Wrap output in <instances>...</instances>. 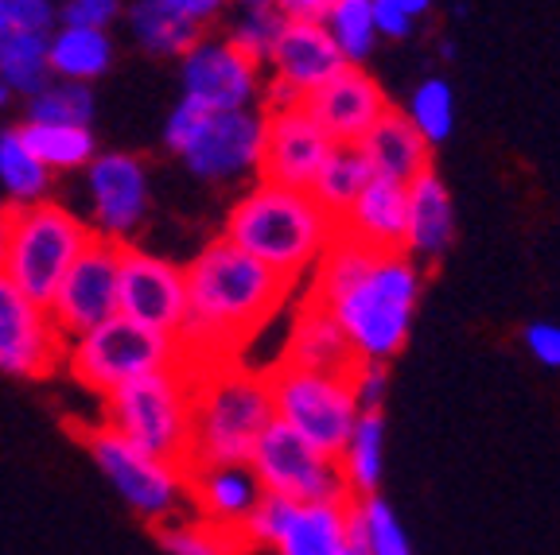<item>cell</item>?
Returning a JSON list of instances; mask_svg holds the SVG:
<instances>
[{"label":"cell","instance_id":"obj_25","mask_svg":"<svg viewBox=\"0 0 560 555\" xmlns=\"http://www.w3.org/2000/svg\"><path fill=\"white\" fill-rule=\"evenodd\" d=\"M114 62H117L114 32L55 24L51 35H47V70H51V79L97 86L114 70Z\"/></svg>","mask_w":560,"mask_h":555},{"label":"cell","instance_id":"obj_3","mask_svg":"<svg viewBox=\"0 0 560 555\" xmlns=\"http://www.w3.org/2000/svg\"><path fill=\"white\" fill-rule=\"evenodd\" d=\"M219 237L296 284L300 276H312L324 252L339 241V217L327 214L312 191L254 179L226 206Z\"/></svg>","mask_w":560,"mask_h":555},{"label":"cell","instance_id":"obj_37","mask_svg":"<svg viewBox=\"0 0 560 555\" xmlns=\"http://www.w3.org/2000/svg\"><path fill=\"white\" fill-rule=\"evenodd\" d=\"M284 24H289V20L280 16L272 4H257V9H230L226 20L219 24V32L226 35L245 59H254L257 67H261L272 47H277Z\"/></svg>","mask_w":560,"mask_h":555},{"label":"cell","instance_id":"obj_12","mask_svg":"<svg viewBox=\"0 0 560 555\" xmlns=\"http://www.w3.org/2000/svg\"><path fill=\"white\" fill-rule=\"evenodd\" d=\"M237 544L269 555H362L350 544V501L300 505L269 494L245 521Z\"/></svg>","mask_w":560,"mask_h":555},{"label":"cell","instance_id":"obj_36","mask_svg":"<svg viewBox=\"0 0 560 555\" xmlns=\"http://www.w3.org/2000/svg\"><path fill=\"white\" fill-rule=\"evenodd\" d=\"M412 129L424 137L429 147H440L455 132V90L447 79H424L401 105Z\"/></svg>","mask_w":560,"mask_h":555},{"label":"cell","instance_id":"obj_40","mask_svg":"<svg viewBox=\"0 0 560 555\" xmlns=\"http://www.w3.org/2000/svg\"><path fill=\"white\" fill-rule=\"evenodd\" d=\"M55 24V0H0V35H51Z\"/></svg>","mask_w":560,"mask_h":555},{"label":"cell","instance_id":"obj_10","mask_svg":"<svg viewBox=\"0 0 560 555\" xmlns=\"http://www.w3.org/2000/svg\"><path fill=\"white\" fill-rule=\"evenodd\" d=\"M79 199L74 206L90 234L109 245H137L140 229L152 214V172L137 152H97L79 172Z\"/></svg>","mask_w":560,"mask_h":555},{"label":"cell","instance_id":"obj_34","mask_svg":"<svg viewBox=\"0 0 560 555\" xmlns=\"http://www.w3.org/2000/svg\"><path fill=\"white\" fill-rule=\"evenodd\" d=\"M370 179H374V175H370V164L359 152V144H335L331 156H327V164H324V172L315 175L312 194L327 214L342 217V210L359 199L362 187H366Z\"/></svg>","mask_w":560,"mask_h":555},{"label":"cell","instance_id":"obj_39","mask_svg":"<svg viewBox=\"0 0 560 555\" xmlns=\"http://www.w3.org/2000/svg\"><path fill=\"white\" fill-rule=\"evenodd\" d=\"M125 16V0H55V20L62 27L114 32Z\"/></svg>","mask_w":560,"mask_h":555},{"label":"cell","instance_id":"obj_6","mask_svg":"<svg viewBox=\"0 0 560 555\" xmlns=\"http://www.w3.org/2000/svg\"><path fill=\"white\" fill-rule=\"evenodd\" d=\"M97 424L137 442L140 451L167 462H184L191 451V369L172 365L102 397Z\"/></svg>","mask_w":560,"mask_h":555},{"label":"cell","instance_id":"obj_29","mask_svg":"<svg viewBox=\"0 0 560 555\" xmlns=\"http://www.w3.org/2000/svg\"><path fill=\"white\" fill-rule=\"evenodd\" d=\"M121 24L129 27L132 44H137L144 55H152V59H175V62L184 59L187 47L202 35L199 27L172 16V12L152 4V0H125Z\"/></svg>","mask_w":560,"mask_h":555},{"label":"cell","instance_id":"obj_30","mask_svg":"<svg viewBox=\"0 0 560 555\" xmlns=\"http://www.w3.org/2000/svg\"><path fill=\"white\" fill-rule=\"evenodd\" d=\"M350 544L362 555H412L409 529L382 494L350 501Z\"/></svg>","mask_w":560,"mask_h":555},{"label":"cell","instance_id":"obj_22","mask_svg":"<svg viewBox=\"0 0 560 555\" xmlns=\"http://www.w3.org/2000/svg\"><path fill=\"white\" fill-rule=\"evenodd\" d=\"M409 194V206H405V245L401 252L424 269V264H436L447 257V249L455 245V199L447 191V182L436 175V167L405 187Z\"/></svg>","mask_w":560,"mask_h":555},{"label":"cell","instance_id":"obj_8","mask_svg":"<svg viewBox=\"0 0 560 555\" xmlns=\"http://www.w3.org/2000/svg\"><path fill=\"white\" fill-rule=\"evenodd\" d=\"M90 459L102 470V477L114 486L121 505L140 517L144 524L160 529L179 517H187V467L184 462H167L156 454L140 451L137 442L121 439L105 424H94L82 432Z\"/></svg>","mask_w":560,"mask_h":555},{"label":"cell","instance_id":"obj_23","mask_svg":"<svg viewBox=\"0 0 560 555\" xmlns=\"http://www.w3.org/2000/svg\"><path fill=\"white\" fill-rule=\"evenodd\" d=\"M405 206H409V194H405L401 182L370 179L366 187H362L359 199L342 210L339 237H347V241H359V245L377 249V252H401V245H405Z\"/></svg>","mask_w":560,"mask_h":555},{"label":"cell","instance_id":"obj_21","mask_svg":"<svg viewBox=\"0 0 560 555\" xmlns=\"http://www.w3.org/2000/svg\"><path fill=\"white\" fill-rule=\"evenodd\" d=\"M304 109L335 144H362L394 105L366 67H342L335 79L304 97Z\"/></svg>","mask_w":560,"mask_h":555},{"label":"cell","instance_id":"obj_9","mask_svg":"<svg viewBox=\"0 0 560 555\" xmlns=\"http://www.w3.org/2000/svg\"><path fill=\"white\" fill-rule=\"evenodd\" d=\"M272 420L284 424L292 435L312 442L315 451L339 454L354 420L362 416L350 392V374H327V369H304V365L280 362L269 369Z\"/></svg>","mask_w":560,"mask_h":555},{"label":"cell","instance_id":"obj_49","mask_svg":"<svg viewBox=\"0 0 560 555\" xmlns=\"http://www.w3.org/2000/svg\"><path fill=\"white\" fill-rule=\"evenodd\" d=\"M0 234H4V206H0Z\"/></svg>","mask_w":560,"mask_h":555},{"label":"cell","instance_id":"obj_20","mask_svg":"<svg viewBox=\"0 0 560 555\" xmlns=\"http://www.w3.org/2000/svg\"><path fill=\"white\" fill-rule=\"evenodd\" d=\"M265 156H261V179L292 187V191H312L315 175L324 172L331 156L335 140L312 121L304 105L272 109L265 114Z\"/></svg>","mask_w":560,"mask_h":555},{"label":"cell","instance_id":"obj_11","mask_svg":"<svg viewBox=\"0 0 560 555\" xmlns=\"http://www.w3.org/2000/svg\"><path fill=\"white\" fill-rule=\"evenodd\" d=\"M265 109H226L210 114L202 109L195 121L191 137L175 152V160L187 167L207 187H249L261 179V156H265Z\"/></svg>","mask_w":560,"mask_h":555},{"label":"cell","instance_id":"obj_14","mask_svg":"<svg viewBox=\"0 0 560 555\" xmlns=\"http://www.w3.org/2000/svg\"><path fill=\"white\" fill-rule=\"evenodd\" d=\"M265 90V70L245 59L226 35L202 32L179 59V97L202 105L210 114L226 109H257Z\"/></svg>","mask_w":560,"mask_h":555},{"label":"cell","instance_id":"obj_45","mask_svg":"<svg viewBox=\"0 0 560 555\" xmlns=\"http://www.w3.org/2000/svg\"><path fill=\"white\" fill-rule=\"evenodd\" d=\"M389 4H397V9H401L409 20H424L432 12V4H436V0H389Z\"/></svg>","mask_w":560,"mask_h":555},{"label":"cell","instance_id":"obj_31","mask_svg":"<svg viewBox=\"0 0 560 555\" xmlns=\"http://www.w3.org/2000/svg\"><path fill=\"white\" fill-rule=\"evenodd\" d=\"M24 137L35 156H39V164H44L55 179H59V175H79L82 167L102 152L90 125H24Z\"/></svg>","mask_w":560,"mask_h":555},{"label":"cell","instance_id":"obj_7","mask_svg":"<svg viewBox=\"0 0 560 555\" xmlns=\"http://www.w3.org/2000/svg\"><path fill=\"white\" fill-rule=\"evenodd\" d=\"M172 365H184L179 339L156 334L125 315L105 319L102 327L86 330L62 346V374L79 381L86 392H94L97 400L137 377L172 369Z\"/></svg>","mask_w":560,"mask_h":555},{"label":"cell","instance_id":"obj_2","mask_svg":"<svg viewBox=\"0 0 560 555\" xmlns=\"http://www.w3.org/2000/svg\"><path fill=\"white\" fill-rule=\"evenodd\" d=\"M187 276V322L179 330L187 369L230 362L249 334L289 304L292 284L226 237H210L191 261Z\"/></svg>","mask_w":560,"mask_h":555},{"label":"cell","instance_id":"obj_32","mask_svg":"<svg viewBox=\"0 0 560 555\" xmlns=\"http://www.w3.org/2000/svg\"><path fill=\"white\" fill-rule=\"evenodd\" d=\"M97 121V90L82 82L47 79L24 97V125H90Z\"/></svg>","mask_w":560,"mask_h":555},{"label":"cell","instance_id":"obj_44","mask_svg":"<svg viewBox=\"0 0 560 555\" xmlns=\"http://www.w3.org/2000/svg\"><path fill=\"white\" fill-rule=\"evenodd\" d=\"M335 0H272V9L284 20H300V24H324Z\"/></svg>","mask_w":560,"mask_h":555},{"label":"cell","instance_id":"obj_13","mask_svg":"<svg viewBox=\"0 0 560 555\" xmlns=\"http://www.w3.org/2000/svg\"><path fill=\"white\" fill-rule=\"evenodd\" d=\"M249 467H254L257 482H261V489L269 497H284V501H300V505L350 501L347 482L339 474V462L331 454L315 451L312 442L292 435L277 420L257 439L254 454H249Z\"/></svg>","mask_w":560,"mask_h":555},{"label":"cell","instance_id":"obj_47","mask_svg":"<svg viewBox=\"0 0 560 555\" xmlns=\"http://www.w3.org/2000/svg\"><path fill=\"white\" fill-rule=\"evenodd\" d=\"M12 105V90L4 86V82H0V114H4V109H9Z\"/></svg>","mask_w":560,"mask_h":555},{"label":"cell","instance_id":"obj_1","mask_svg":"<svg viewBox=\"0 0 560 555\" xmlns=\"http://www.w3.org/2000/svg\"><path fill=\"white\" fill-rule=\"evenodd\" d=\"M420 295H424V269L412 257L377 252L339 237L312 269L307 299L339 322L354 362L389 365L409 346Z\"/></svg>","mask_w":560,"mask_h":555},{"label":"cell","instance_id":"obj_16","mask_svg":"<svg viewBox=\"0 0 560 555\" xmlns=\"http://www.w3.org/2000/svg\"><path fill=\"white\" fill-rule=\"evenodd\" d=\"M347 67L339 55V47L331 44V35L324 32V24H300L289 20L280 32L277 47L269 51V59L261 62L265 70V90H261V109H289V105H304V97L312 90H319L327 79H335Z\"/></svg>","mask_w":560,"mask_h":555},{"label":"cell","instance_id":"obj_17","mask_svg":"<svg viewBox=\"0 0 560 555\" xmlns=\"http://www.w3.org/2000/svg\"><path fill=\"white\" fill-rule=\"evenodd\" d=\"M117 276H121V245L94 237L79 252V261L67 269V276L59 280L51 299H47V315H51L62 342L79 339L86 330L102 327L105 319H114Z\"/></svg>","mask_w":560,"mask_h":555},{"label":"cell","instance_id":"obj_5","mask_svg":"<svg viewBox=\"0 0 560 555\" xmlns=\"http://www.w3.org/2000/svg\"><path fill=\"white\" fill-rule=\"evenodd\" d=\"M94 241L82 214L62 199H44L32 206L4 210L0 234V276L12 287L47 307L59 280L79 261V252Z\"/></svg>","mask_w":560,"mask_h":555},{"label":"cell","instance_id":"obj_28","mask_svg":"<svg viewBox=\"0 0 560 555\" xmlns=\"http://www.w3.org/2000/svg\"><path fill=\"white\" fill-rule=\"evenodd\" d=\"M335 462H339L350 501L377 494L385 477V412H362L350 427L342 451L335 454Z\"/></svg>","mask_w":560,"mask_h":555},{"label":"cell","instance_id":"obj_41","mask_svg":"<svg viewBox=\"0 0 560 555\" xmlns=\"http://www.w3.org/2000/svg\"><path fill=\"white\" fill-rule=\"evenodd\" d=\"M350 392L359 412H382L389 397V365L382 362H354L350 365Z\"/></svg>","mask_w":560,"mask_h":555},{"label":"cell","instance_id":"obj_26","mask_svg":"<svg viewBox=\"0 0 560 555\" xmlns=\"http://www.w3.org/2000/svg\"><path fill=\"white\" fill-rule=\"evenodd\" d=\"M284 362L304 365V369H327V374H350L354 354H350L347 339H342L339 322L324 311L319 304L307 299L296 311L284 342Z\"/></svg>","mask_w":560,"mask_h":555},{"label":"cell","instance_id":"obj_46","mask_svg":"<svg viewBox=\"0 0 560 555\" xmlns=\"http://www.w3.org/2000/svg\"><path fill=\"white\" fill-rule=\"evenodd\" d=\"M257 4H272V0H230V9H257Z\"/></svg>","mask_w":560,"mask_h":555},{"label":"cell","instance_id":"obj_48","mask_svg":"<svg viewBox=\"0 0 560 555\" xmlns=\"http://www.w3.org/2000/svg\"><path fill=\"white\" fill-rule=\"evenodd\" d=\"M440 55H447V59H452V55H455V44H452V39H444V44H440Z\"/></svg>","mask_w":560,"mask_h":555},{"label":"cell","instance_id":"obj_38","mask_svg":"<svg viewBox=\"0 0 560 555\" xmlns=\"http://www.w3.org/2000/svg\"><path fill=\"white\" fill-rule=\"evenodd\" d=\"M156 540L167 555H237V547H242L237 540L222 536L219 529L195 521L191 512L172 524H160Z\"/></svg>","mask_w":560,"mask_h":555},{"label":"cell","instance_id":"obj_24","mask_svg":"<svg viewBox=\"0 0 560 555\" xmlns=\"http://www.w3.org/2000/svg\"><path fill=\"white\" fill-rule=\"evenodd\" d=\"M359 152L366 156L374 179L401 182V187H409L417 175L432 172V147L424 144V137L412 129L401 109H389V114L366 132Z\"/></svg>","mask_w":560,"mask_h":555},{"label":"cell","instance_id":"obj_18","mask_svg":"<svg viewBox=\"0 0 560 555\" xmlns=\"http://www.w3.org/2000/svg\"><path fill=\"white\" fill-rule=\"evenodd\" d=\"M62 346L67 342L47 307L0 276V374L16 381H44L62 369Z\"/></svg>","mask_w":560,"mask_h":555},{"label":"cell","instance_id":"obj_33","mask_svg":"<svg viewBox=\"0 0 560 555\" xmlns=\"http://www.w3.org/2000/svg\"><path fill=\"white\" fill-rule=\"evenodd\" d=\"M324 32L339 47L347 67H370V59L382 47V35L374 24V0H335L324 16Z\"/></svg>","mask_w":560,"mask_h":555},{"label":"cell","instance_id":"obj_4","mask_svg":"<svg viewBox=\"0 0 560 555\" xmlns=\"http://www.w3.org/2000/svg\"><path fill=\"white\" fill-rule=\"evenodd\" d=\"M272 424L269 377L249 365L214 362L191 369V462H249Z\"/></svg>","mask_w":560,"mask_h":555},{"label":"cell","instance_id":"obj_35","mask_svg":"<svg viewBox=\"0 0 560 555\" xmlns=\"http://www.w3.org/2000/svg\"><path fill=\"white\" fill-rule=\"evenodd\" d=\"M47 79H51V70H47V35H0V82L12 90V97L35 94Z\"/></svg>","mask_w":560,"mask_h":555},{"label":"cell","instance_id":"obj_42","mask_svg":"<svg viewBox=\"0 0 560 555\" xmlns=\"http://www.w3.org/2000/svg\"><path fill=\"white\" fill-rule=\"evenodd\" d=\"M152 4L167 9L172 16L187 20V24L199 27V32H214L230 12V0H152Z\"/></svg>","mask_w":560,"mask_h":555},{"label":"cell","instance_id":"obj_27","mask_svg":"<svg viewBox=\"0 0 560 555\" xmlns=\"http://www.w3.org/2000/svg\"><path fill=\"white\" fill-rule=\"evenodd\" d=\"M0 199L12 206L55 199V175L39 164L24 137V125H0Z\"/></svg>","mask_w":560,"mask_h":555},{"label":"cell","instance_id":"obj_19","mask_svg":"<svg viewBox=\"0 0 560 555\" xmlns=\"http://www.w3.org/2000/svg\"><path fill=\"white\" fill-rule=\"evenodd\" d=\"M261 497L265 489L249 462H191L187 467V512L230 540L242 536Z\"/></svg>","mask_w":560,"mask_h":555},{"label":"cell","instance_id":"obj_15","mask_svg":"<svg viewBox=\"0 0 560 555\" xmlns=\"http://www.w3.org/2000/svg\"><path fill=\"white\" fill-rule=\"evenodd\" d=\"M117 315L140 327L179 339L187 322V276L184 264L152 252L144 245H121V276H117Z\"/></svg>","mask_w":560,"mask_h":555},{"label":"cell","instance_id":"obj_43","mask_svg":"<svg viewBox=\"0 0 560 555\" xmlns=\"http://www.w3.org/2000/svg\"><path fill=\"white\" fill-rule=\"evenodd\" d=\"M522 342L537 365H545V369H560V322H549V319L529 322L525 334H522Z\"/></svg>","mask_w":560,"mask_h":555}]
</instances>
